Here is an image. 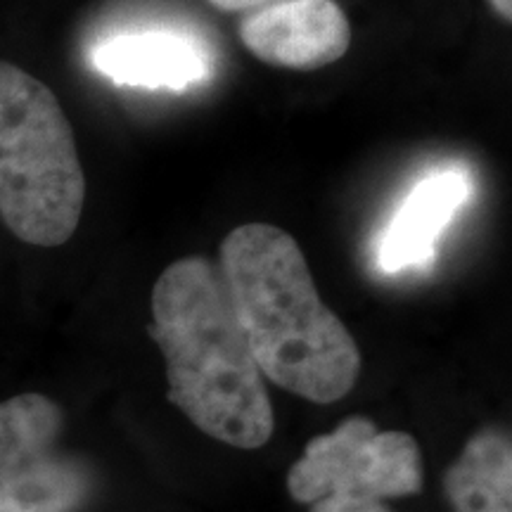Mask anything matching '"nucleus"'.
<instances>
[{"instance_id": "obj_1", "label": "nucleus", "mask_w": 512, "mask_h": 512, "mask_svg": "<svg viewBox=\"0 0 512 512\" xmlns=\"http://www.w3.org/2000/svg\"><path fill=\"white\" fill-rule=\"evenodd\" d=\"M216 266L261 375L313 403L354 389L361 351L323 304L290 233L259 221L238 226L221 242Z\"/></svg>"}, {"instance_id": "obj_2", "label": "nucleus", "mask_w": 512, "mask_h": 512, "mask_svg": "<svg viewBox=\"0 0 512 512\" xmlns=\"http://www.w3.org/2000/svg\"><path fill=\"white\" fill-rule=\"evenodd\" d=\"M152 337L162 349L169 401L204 434L259 448L273 434V406L219 266L185 256L152 290Z\"/></svg>"}, {"instance_id": "obj_3", "label": "nucleus", "mask_w": 512, "mask_h": 512, "mask_svg": "<svg viewBox=\"0 0 512 512\" xmlns=\"http://www.w3.org/2000/svg\"><path fill=\"white\" fill-rule=\"evenodd\" d=\"M83 202L86 176L60 100L0 60V219L27 245L60 247L79 228Z\"/></svg>"}, {"instance_id": "obj_4", "label": "nucleus", "mask_w": 512, "mask_h": 512, "mask_svg": "<svg viewBox=\"0 0 512 512\" xmlns=\"http://www.w3.org/2000/svg\"><path fill=\"white\" fill-rule=\"evenodd\" d=\"M287 489L294 501H377L413 496L422 489L420 446L406 432H380L373 420H344L313 437L292 465Z\"/></svg>"}, {"instance_id": "obj_5", "label": "nucleus", "mask_w": 512, "mask_h": 512, "mask_svg": "<svg viewBox=\"0 0 512 512\" xmlns=\"http://www.w3.org/2000/svg\"><path fill=\"white\" fill-rule=\"evenodd\" d=\"M62 427L48 396L0 401V512H79L88 503L93 477L60 448Z\"/></svg>"}, {"instance_id": "obj_6", "label": "nucleus", "mask_w": 512, "mask_h": 512, "mask_svg": "<svg viewBox=\"0 0 512 512\" xmlns=\"http://www.w3.org/2000/svg\"><path fill=\"white\" fill-rule=\"evenodd\" d=\"M238 34L256 60L297 72L328 67L351 46L349 19L335 0H287L249 12Z\"/></svg>"}, {"instance_id": "obj_7", "label": "nucleus", "mask_w": 512, "mask_h": 512, "mask_svg": "<svg viewBox=\"0 0 512 512\" xmlns=\"http://www.w3.org/2000/svg\"><path fill=\"white\" fill-rule=\"evenodd\" d=\"M93 67L117 86L147 91H185L209 72L195 41L169 31H136L102 41L91 55Z\"/></svg>"}, {"instance_id": "obj_8", "label": "nucleus", "mask_w": 512, "mask_h": 512, "mask_svg": "<svg viewBox=\"0 0 512 512\" xmlns=\"http://www.w3.org/2000/svg\"><path fill=\"white\" fill-rule=\"evenodd\" d=\"M467 192L470 181L463 171L444 169L422 178L384 230L380 242L382 271L399 273L430 264L441 233L463 207Z\"/></svg>"}, {"instance_id": "obj_9", "label": "nucleus", "mask_w": 512, "mask_h": 512, "mask_svg": "<svg viewBox=\"0 0 512 512\" xmlns=\"http://www.w3.org/2000/svg\"><path fill=\"white\" fill-rule=\"evenodd\" d=\"M448 503L456 512H512L510 437L484 430L467 441L444 477Z\"/></svg>"}, {"instance_id": "obj_10", "label": "nucleus", "mask_w": 512, "mask_h": 512, "mask_svg": "<svg viewBox=\"0 0 512 512\" xmlns=\"http://www.w3.org/2000/svg\"><path fill=\"white\" fill-rule=\"evenodd\" d=\"M311 512H392L384 503L377 501H335V498H320L311 503Z\"/></svg>"}, {"instance_id": "obj_11", "label": "nucleus", "mask_w": 512, "mask_h": 512, "mask_svg": "<svg viewBox=\"0 0 512 512\" xmlns=\"http://www.w3.org/2000/svg\"><path fill=\"white\" fill-rule=\"evenodd\" d=\"M209 3L223 12H245L249 15V12L273 8V5L287 3V0H209Z\"/></svg>"}, {"instance_id": "obj_12", "label": "nucleus", "mask_w": 512, "mask_h": 512, "mask_svg": "<svg viewBox=\"0 0 512 512\" xmlns=\"http://www.w3.org/2000/svg\"><path fill=\"white\" fill-rule=\"evenodd\" d=\"M491 8L496 10V15L505 19V22H510L512 19V0H489Z\"/></svg>"}]
</instances>
